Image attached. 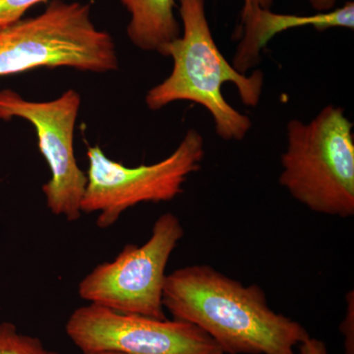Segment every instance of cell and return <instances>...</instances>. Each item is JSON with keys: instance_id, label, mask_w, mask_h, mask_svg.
<instances>
[{"instance_id": "obj_13", "label": "cell", "mask_w": 354, "mask_h": 354, "mask_svg": "<svg viewBox=\"0 0 354 354\" xmlns=\"http://www.w3.org/2000/svg\"><path fill=\"white\" fill-rule=\"evenodd\" d=\"M346 317L341 324V332L344 337V351L346 354H354V292L348 291L346 295Z\"/></svg>"}, {"instance_id": "obj_5", "label": "cell", "mask_w": 354, "mask_h": 354, "mask_svg": "<svg viewBox=\"0 0 354 354\" xmlns=\"http://www.w3.org/2000/svg\"><path fill=\"white\" fill-rule=\"evenodd\" d=\"M87 157L88 183L81 212L99 214L95 223L106 230L136 205L169 202L180 195L188 177L201 169L205 143L201 133L189 129L169 157L136 167L111 160L99 146L88 147Z\"/></svg>"}, {"instance_id": "obj_10", "label": "cell", "mask_w": 354, "mask_h": 354, "mask_svg": "<svg viewBox=\"0 0 354 354\" xmlns=\"http://www.w3.org/2000/svg\"><path fill=\"white\" fill-rule=\"evenodd\" d=\"M131 15L127 36L140 50L160 51L181 35L174 0H120Z\"/></svg>"}, {"instance_id": "obj_3", "label": "cell", "mask_w": 354, "mask_h": 354, "mask_svg": "<svg viewBox=\"0 0 354 354\" xmlns=\"http://www.w3.org/2000/svg\"><path fill=\"white\" fill-rule=\"evenodd\" d=\"M353 129L344 109L333 104L309 122L291 120L286 125L279 183L315 213L354 215Z\"/></svg>"}, {"instance_id": "obj_1", "label": "cell", "mask_w": 354, "mask_h": 354, "mask_svg": "<svg viewBox=\"0 0 354 354\" xmlns=\"http://www.w3.org/2000/svg\"><path fill=\"white\" fill-rule=\"evenodd\" d=\"M165 309L197 326L225 354H297L310 337L301 324L277 313L258 285L243 286L208 265L167 274Z\"/></svg>"}, {"instance_id": "obj_7", "label": "cell", "mask_w": 354, "mask_h": 354, "mask_svg": "<svg viewBox=\"0 0 354 354\" xmlns=\"http://www.w3.org/2000/svg\"><path fill=\"white\" fill-rule=\"evenodd\" d=\"M81 95L73 88L50 102H31L10 88L0 91V120L20 118L36 128L39 152L51 174L43 186L46 206L55 216L77 221L82 216L81 203L87 174L77 164L74 129Z\"/></svg>"}, {"instance_id": "obj_15", "label": "cell", "mask_w": 354, "mask_h": 354, "mask_svg": "<svg viewBox=\"0 0 354 354\" xmlns=\"http://www.w3.org/2000/svg\"><path fill=\"white\" fill-rule=\"evenodd\" d=\"M272 0H244L243 10L241 14V21L245 20L259 9H271Z\"/></svg>"}, {"instance_id": "obj_6", "label": "cell", "mask_w": 354, "mask_h": 354, "mask_svg": "<svg viewBox=\"0 0 354 354\" xmlns=\"http://www.w3.org/2000/svg\"><path fill=\"white\" fill-rule=\"evenodd\" d=\"M184 235L180 221L165 213L142 245L127 244L111 262L97 265L78 286L79 297L123 314L167 319L162 295L165 269Z\"/></svg>"}, {"instance_id": "obj_8", "label": "cell", "mask_w": 354, "mask_h": 354, "mask_svg": "<svg viewBox=\"0 0 354 354\" xmlns=\"http://www.w3.org/2000/svg\"><path fill=\"white\" fill-rule=\"evenodd\" d=\"M65 332L83 354H225L193 324L123 314L92 304L74 310Z\"/></svg>"}, {"instance_id": "obj_14", "label": "cell", "mask_w": 354, "mask_h": 354, "mask_svg": "<svg viewBox=\"0 0 354 354\" xmlns=\"http://www.w3.org/2000/svg\"><path fill=\"white\" fill-rule=\"evenodd\" d=\"M297 348V354H329L325 342L315 337H309Z\"/></svg>"}, {"instance_id": "obj_11", "label": "cell", "mask_w": 354, "mask_h": 354, "mask_svg": "<svg viewBox=\"0 0 354 354\" xmlns=\"http://www.w3.org/2000/svg\"><path fill=\"white\" fill-rule=\"evenodd\" d=\"M0 354H60L36 337L22 334L14 324L0 322Z\"/></svg>"}, {"instance_id": "obj_2", "label": "cell", "mask_w": 354, "mask_h": 354, "mask_svg": "<svg viewBox=\"0 0 354 354\" xmlns=\"http://www.w3.org/2000/svg\"><path fill=\"white\" fill-rule=\"evenodd\" d=\"M206 0H178L183 32L160 51L172 58L171 75L151 88L146 104L158 111L174 102L200 104L213 118L216 135L225 141H241L252 127L245 114L232 108L223 97L221 87L234 84L245 106L259 104L264 73L255 70L250 75L239 73L218 50L212 35L205 8Z\"/></svg>"}, {"instance_id": "obj_17", "label": "cell", "mask_w": 354, "mask_h": 354, "mask_svg": "<svg viewBox=\"0 0 354 354\" xmlns=\"http://www.w3.org/2000/svg\"><path fill=\"white\" fill-rule=\"evenodd\" d=\"M90 354H124V353H116V351H102V353H90Z\"/></svg>"}, {"instance_id": "obj_16", "label": "cell", "mask_w": 354, "mask_h": 354, "mask_svg": "<svg viewBox=\"0 0 354 354\" xmlns=\"http://www.w3.org/2000/svg\"><path fill=\"white\" fill-rule=\"evenodd\" d=\"M337 0H310L312 7L319 13L329 12L334 9Z\"/></svg>"}, {"instance_id": "obj_9", "label": "cell", "mask_w": 354, "mask_h": 354, "mask_svg": "<svg viewBox=\"0 0 354 354\" xmlns=\"http://www.w3.org/2000/svg\"><path fill=\"white\" fill-rule=\"evenodd\" d=\"M243 37L235 53L232 66L239 73L246 72L261 60V50L276 35L293 28L312 26L318 31L330 28H354V3L349 1L339 8L315 15L300 16L274 13L271 9H259L242 21Z\"/></svg>"}, {"instance_id": "obj_12", "label": "cell", "mask_w": 354, "mask_h": 354, "mask_svg": "<svg viewBox=\"0 0 354 354\" xmlns=\"http://www.w3.org/2000/svg\"><path fill=\"white\" fill-rule=\"evenodd\" d=\"M48 0H0V28L22 19L32 6Z\"/></svg>"}, {"instance_id": "obj_4", "label": "cell", "mask_w": 354, "mask_h": 354, "mask_svg": "<svg viewBox=\"0 0 354 354\" xmlns=\"http://www.w3.org/2000/svg\"><path fill=\"white\" fill-rule=\"evenodd\" d=\"M91 11L88 3L51 0L36 17L0 28V76L41 67L95 73L118 69L113 37L95 27Z\"/></svg>"}]
</instances>
